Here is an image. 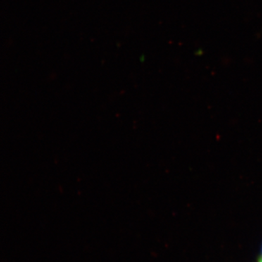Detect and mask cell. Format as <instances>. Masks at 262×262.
I'll return each mask as SVG.
<instances>
[{"label":"cell","instance_id":"1","mask_svg":"<svg viewBox=\"0 0 262 262\" xmlns=\"http://www.w3.org/2000/svg\"><path fill=\"white\" fill-rule=\"evenodd\" d=\"M258 262H262V249H261V256H260L259 260H258Z\"/></svg>","mask_w":262,"mask_h":262}]
</instances>
